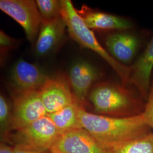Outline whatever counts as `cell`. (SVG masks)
I'll use <instances>...</instances> for the list:
<instances>
[{
  "mask_svg": "<svg viewBox=\"0 0 153 153\" xmlns=\"http://www.w3.org/2000/svg\"><path fill=\"white\" fill-rule=\"evenodd\" d=\"M49 152L51 153H109L83 128L61 133Z\"/></svg>",
  "mask_w": 153,
  "mask_h": 153,
  "instance_id": "9",
  "label": "cell"
},
{
  "mask_svg": "<svg viewBox=\"0 0 153 153\" xmlns=\"http://www.w3.org/2000/svg\"><path fill=\"white\" fill-rule=\"evenodd\" d=\"M60 134L47 115L23 128L10 131L2 141L14 147L49 152Z\"/></svg>",
  "mask_w": 153,
  "mask_h": 153,
  "instance_id": "4",
  "label": "cell"
},
{
  "mask_svg": "<svg viewBox=\"0 0 153 153\" xmlns=\"http://www.w3.org/2000/svg\"><path fill=\"white\" fill-rule=\"evenodd\" d=\"M83 21L90 30L105 31H115L131 30L134 24L129 19L102 11H96L83 5L77 10Z\"/></svg>",
  "mask_w": 153,
  "mask_h": 153,
  "instance_id": "13",
  "label": "cell"
},
{
  "mask_svg": "<svg viewBox=\"0 0 153 153\" xmlns=\"http://www.w3.org/2000/svg\"><path fill=\"white\" fill-rule=\"evenodd\" d=\"M12 107L4 95H0V131L1 137L4 140L10 131Z\"/></svg>",
  "mask_w": 153,
  "mask_h": 153,
  "instance_id": "18",
  "label": "cell"
},
{
  "mask_svg": "<svg viewBox=\"0 0 153 153\" xmlns=\"http://www.w3.org/2000/svg\"><path fill=\"white\" fill-rule=\"evenodd\" d=\"M129 87L111 81L94 85L88 95L94 113L118 118L142 115L146 100L136 89Z\"/></svg>",
  "mask_w": 153,
  "mask_h": 153,
  "instance_id": "2",
  "label": "cell"
},
{
  "mask_svg": "<svg viewBox=\"0 0 153 153\" xmlns=\"http://www.w3.org/2000/svg\"><path fill=\"white\" fill-rule=\"evenodd\" d=\"M39 93L48 115L71 104L78 103L72 91L68 78L62 75L49 78L39 90Z\"/></svg>",
  "mask_w": 153,
  "mask_h": 153,
  "instance_id": "8",
  "label": "cell"
},
{
  "mask_svg": "<svg viewBox=\"0 0 153 153\" xmlns=\"http://www.w3.org/2000/svg\"><path fill=\"white\" fill-rule=\"evenodd\" d=\"M142 115L145 122L153 131V74L146 106Z\"/></svg>",
  "mask_w": 153,
  "mask_h": 153,
  "instance_id": "19",
  "label": "cell"
},
{
  "mask_svg": "<svg viewBox=\"0 0 153 153\" xmlns=\"http://www.w3.org/2000/svg\"><path fill=\"white\" fill-rule=\"evenodd\" d=\"M109 153H153V131L136 138Z\"/></svg>",
  "mask_w": 153,
  "mask_h": 153,
  "instance_id": "16",
  "label": "cell"
},
{
  "mask_svg": "<svg viewBox=\"0 0 153 153\" xmlns=\"http://www.w3.org/2000/svg\"><path fill=\"white\" fill-rule=\"evenodd\" d=\"M12 99L10 131L20 129L48 115L39 91H14Z\"/></svg>",
  "mask_w": 153,
  "mask_h": 153,
  "instance_id": "5",
  "label": "cell"
},
{
  "mask_svg": "<svg viewBox=\"0 0 153 153\" xmlns=\"http://www.w3.org/2000/svg\"><path fill=\"white\" fill-rule=\"evenodd\" d=\"M14 153H51L50 152L38 151L21 147H14Z\"/></svg>",
  "mask_w": 153,
  "mask_h": 153,
  "instance_id": "22",
  "label": "cell"
},
{
  "mask_svg": "<svg viewBox=\"0 0 153 153\" xmlns=\"http://www.w3.org/2000/svg\"><path fill=\"white\" fill-rule=\"evenodd\" d=\"M14 146L4 141L0 144V153H14Z\"/></svg>",
  "mask_w": 153,
  "mask_h": 153,
  "instance_id": "21",
  "label": "cell"
},
{
  "mask_svg": "<svg viewBox=\"0 0 153 153\" xmlns=\"http://www.w3.org/2000/svg\"><path fill=\"white\" fill-rule=\"evenodd\" d=\"M102 76L95 66L85 60L74 62L70 67L68 80L77 102L84 107L94 83Z\"/></svg>",
  "mask_w": 153,
  "mask_h": 153,
  "instance_id": "10",
  "label": "cell"
},
{
  "mask_svg": "<svg viewBox=\"0 0 153 153\" xmlns=\"http://www.w3.org/2000/svg\"><path fill=\"white\" fill-rule=\"evenodd\" d=\"M131 30L112 31L104 39V44L109 54L126 66L131 65L136 61L143 45L142 36Z\"/></svg>",
  "mask_w": 153,
  "mask_h": 153,
  "instance_id": "7",
  "label": "cell"
},
{
  "mask_svg": "<svg viewBox=\"0 0 153 153\" xmlns=\"http://www.w3.org/2000/svg\"><path fill=\"white\" fill-rule=\"evenodd\" d=\"M0 9L22 26L29 42L36 40L43 19L36 1L1 0Z\"/></svg>",
  "mask_w": 153,
  "mask_h": 153,
  "instance_id": "6",
  "label": "cell"
},
{
  "mask_svg": "<svg viewBox=\"0 0 153 153\" xmlns=\"http://www.w3.org/2000/svg\"><path fill=\"white\" fill-rule=\"evenodd\" d=\"M19 44L20 41L11 38L2 30L0 31V48L1 54L4 55L9 51L16 48Z\"/></svg>",
  "mask_w": 153,
  "mask_h": 153,
  "instance_id": "20",
  "label": "cell"
},
{
  "mask_svg": "<svg viewBox=\"0 0 153 153\" xmlns=\"http://www.w3.org/2000/svg\"><path fill=\"white\" fill-rule=\"evenodd\" d=\"M79 116L82 128L109 153L153 131L142 115L126 118L112 117L88 112L81 106Z\"/></svg>",
  "mask_w": 153,
  "mask_h": 153,
  "instance_id": "1",
  "label": "cell"
},
{
  "mask_svg": "<svg viewBox=\"0 0 153 153\" xmlns=\"http://www.w3.org/2000/svg\"><path fill=\"white\" fill-rule=\"evenodd\" d=\"M49 78L38 66L19 59L13 66L10 71L13 92L39 91Z\"/></svg>",
  "mask_w": 153,
  "mask_h": 153,
  "instance_id": "11",
  "label": "cell"
},
{
  "mask_svg": "<svg viewBox=\"0 0 153 153\" xmlns=\"http://www.w3.org/2000/svg\"><path fill=\"white\" fill-rule=\"evenodd\" d=\"M61 16L65 22L69 35L83 47L90 49L107 62L120 79L121 83L128 86L131 71V66L116 60L99 42L93 31L86 26L71 0H61Z\"/></svg>",
  "mask_w": 153,
  "mask_h": 153,
  "instance_id": "3",
  "label": "cell"
},
{
  "mask_svg": "<svg viewBox=\"0 0 153 153\" xmlns=\"http://www.w3.org/2000/svg\"><path fill=\"white\" fill-rule=\"evenodd\" d=\"M36 3L43 20L49 21L61 16V1L36 0Z\"/></svg>",
  "mask_w": 153,
  "mask_h": 153,
  "instance_id": "17",
  "label": "cell"
},
{
  "mask_svg": "<svg viewBox=\"0 0 153 153\" xmlns=\"http://www.w3.org/2000/svg\"><path fill=\"white\" fill-rule=\"evenodd\" d=\"M81 106L78 103L71 104L48 116L61 133L82 128L79 116Z\"/></svg>",
  "mask_w": 153,
  "mask_h": 153,
  "instance_id": "15",
  "label": "cell"
},
{
  "mask_svg": "<svg viewBox=\"0 0 153 153\" xmlns=\"http://www.w3.org/2000/svg\"><path fill=\"white\" fill-rule=\"evenodd\" d=\"M131 68L128 85L136 89L146 100L153 74V36Z\"/></svg>",
  "mask_w": 153,
  "mask_h": 153,
  "instance_id": "12",
  "label": "cell"
},
{
  "mask_svg": "<svg viewBox=\"0 0 153 153\" xmlns=\"http://www.w3.org/2000/svg\"><path fill=\"white\" fill-rule=\"evenodd\" d=\"M66 25L61 16L52 20H43L35 49L40 56L48 55L56 49L64 38Z\"/></svg>",
  "mask_w": 153,
  "mask_h": 153,
  "instance_id": "14",
  "label": "cell"
}]
</instances>
